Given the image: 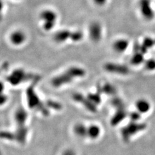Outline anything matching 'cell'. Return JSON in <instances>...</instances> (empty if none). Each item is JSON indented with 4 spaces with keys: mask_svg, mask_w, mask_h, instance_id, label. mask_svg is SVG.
<instances>
[{
    "mask_svg": "<svg viewBox=\"0 0 155 155\" xmlns=\"http://www.w3.org/2000/svg\"><path fill=\"white\" fill-rule=\"evenodd\" d=\"M129 46V41L126 38H118L113 43V50L118 54L125 52Z\"/></svg>",
    "mask_w": 155,
    "mask_h": 155,
    "instance_id": "12",
    "label": "cell"
},
{
    "mask_svg": "<svg viewBox=\"0 0 155 155\" xmlns=\"http://www.w3.org/2000/svg\"><path fill=\"white\" fill-rule=\"evenodd\" d=\"M40 80V77L34 80L32 84L27 88L26 91L27 104L28 107L31 109L37 110L44 116H48L49 112H48L47 108H46L45 105L43 104L35 91V87Z\"/></svg>",
    "mask_w": 155,
    "mask_h": 155,
    "instance_id": "2",
    "label": "cell"
},
{
    "mask_svg": "<svg viewBox=\"0 0 155 155\" xmlns=\"http://www.w3.org/2000/svg\"><path fill=\"white\" fill-rule=\"evenodd\" d=\"M138 8L142 17L147 21H151L155 18V11L151 0H138Z\"/></svg>",
    "mask_w": 155,
    "mask_h": 155,
    "instance_id": "5",
    "label": "cell"
},
{
    "mask_svg": "<svg viewBox=\"0 0 155 155\" xmlns=\"http://www.w3.org/2000/svg\"><path fill=\"white\" fill-rule=\"evenodd\" d=\"M0 155H3V154H2V153H1V151H0Z\"/></svg>",
    "mask_w": 155,
    "mask_h": 155,
    "instance_id": "30",
    "label": "cell"
},
{
    "mask_svg": "<svg viewBox=\"0 0 155 155\" xmlns=\"http://www.w3.org/2000/svg\"><path fill=\"white\" fill-rule=\"evenodd\" d=\"M5 90V84L2 81L0 80V93H4Z\"/></svg>",
    "mask_w": 155,
    "mask_h": 155,
    "instance_id": "28",
    "label": "cell"
},
{
    "mask_svg": "<svg viewBox=\"0 0 155 155\" xmlns=\"http://www.w3.org/2000/svg\"><path fill=\"white\" fill-rule=\"evenodd\" d=\"M38 78L40 76L29 73L23 69H16L7 77V81L13 86H18L24 82L35 80Z\"/></svg>",
    "mask_w": 155,
    "mask_h": 155,
    "instance_id": "3",
    "label": "cell"
},
{
    "mask_svg": "<svg viewBox=\"0 0 155 155\" xmlns=\"http://www.w3.org/2000/svg\"><path fill=\"white\" fill-rule=\"evenodd\" d=\"M127 116V113L125 110V109H117V111L113 115V118H111L110 120V124L112 126H116L118 125L120 123H121L122 121Z\"/></svg>",
    "mask_w": 155,
    "mask_h": 155,
    "instance_id": "16",
    "label": "cell"
},
{
    "mask_svg": "<svg viewBox=\"0 0 155 155\" xmlns=\"http://www.w3.org/2000/svg\"><path fill=\"white\" fill-rule=\"evenodd\" d=\"M73 133L80 138H87V126L83 123H77L73 127Z\"/></svg>",
    "mask_w": 155,
    "mask_h": 155,
    "instance_id": "17",
    "label": "cell"
},
{
    "mask_svg": "<svg viewBox=\"0 0 155 155\" xmlns=\"http://www.w3.org/2000/svg\"><path fill=\"white\" fill-rule=\"evenodd\" d=\"M61 155H77L74 150L72 149H67L61 153Z\"/></svg>",
    "mask_w": 155,
    "mask_h": 155,
    "instance_id": "26",
    "label": "cell"
},
{
    "mask_svg": "<svg viewBox=\"0 0 155 155\" xmlns=\"http://www.w3.org/2000/svg\"><path fill=\"white\" fill-rule=\"evenodd\" d=\"M100 90L105 94L109 95H113L116 92V89L114 88V87L110 84H105L101 88H100Z\"/></svg>",
    "mask_w": 155,
    "mask_h": 155,
    "instance_id": "20",
    "label": "cell"
},
{
    "mask_svg": "<svg viewBox=\"0 0 155 155\" xmlns=\"http://www.w3.org/2000/svg\"><path fill=\"white\" fill-rule=\"evenodd\" d=\"M144 68L148 71H153L155 70V59L154 58H149L145 60L144 63Z\"/></svg>",
    "mask_w": 155,
    "mask_h": 155,
    "instance_id": "22",
    "label": "cell"
},
{
    "mask_svg": "<svg viewBox=\"0 0 155 155\" xmlns=\"http://www.w3.org/2000/svg\"><path fill=\"white\" fill-rule=\"evenodd\" d=\"M104 68L109 73L118 75H127L130 72L129 68L127 65L117 63L108 62L104 65Z\"/></svg>",
    "mask_w": 155,
    "mask_h": 155,
    "instance_id": "7",
    "label": "cell"
},
{
    "mask_svg": "<svg viewBox=\"0 0 155 155\" xmlns=\"http://www.w3.org/2000/svg\"><path fill=\"white\" fill-rule=\"evenodd\" d=\"M10 41L15 46H20L25 42L27 40L26 34L21 30H16L12 32L10 35Z\"/></svg>",
    "mask_w": 155,
    "mask_h": 155,
    "instance_id": "11",
    "label": "cell"
},
{
    "mask_svg": "<svg viewBox=\"0 0 155 155\" xmlns=\"http://www.w3.org/2000/svg\"><path fill=\"white\" fill-rule=\"evenodd\" d=\"M2 8H3V4H2V2L0 1V11H2Z\"/></svg>",
    "mask_w": 155,
    "mask_h": 155,
    "instance_id": "29",
    "label": "cell"
},
{
    "mask_svg": "<svg viewBox=\"0 0 155 155\" xmlns=\"http://www.w3.org/2000/svg\"><path fill=\"white\" fill-rule=\"evenodd\" d=\"M28 118V113L23 107H19L14 113V121L16 128L21 129L27 127L26 123Z\"/></svg>",
    "mask_w": 155,
    "mask_h": 155,
    "instance_id": "9",
    "label": "cell"
},
{
    "mask_svg": "<svg viewBox=\"0 0 155 155\" xmlns=\"http://www.w3.org/2000/svg\"><path fill=\"white\" fill-rule=\"evenodd\" d=\"M101 129L98 125L91 124L87 126V138L91 140L98 139L101 135Z\"/></svg>",
    "mask_w": 155,
    "mask_h": 155,
    "instance_id": "15",
    "label": "cell"
},
{
    "mask_svg": "<svg viewBox=\"0 0 155 155\" xmlns=\"http://www.w3.org/2000/svg\"><path fill=\"white\" fill-rule=\"evenodd\" d=\"M40 18L43 21V29L46 31H50L55 27L58 15L52 10L46 9L40 13Z\"/></svg>",
    "mask_w": 155,
    "mask_h": 155,
    "instance_id": "6",
    "label": "cell"
},
{
    "mask_svg": "<svg viewBox=\"0 0 155 155\" xmlns=\"http://www.w3.org/2000/svg\"><path fill=\"white\" fill-rule=\"evenodd\" d=\"M112 104L114 107L117 108V109L124 108V102L120 98H115L112 101Z\"/></svg>",
    "mask_w": 155,
    "mask_h": 155,
    "instance_id": "24",
    "label": "cell"
},
{
    "mask_svg": "<svg viewBox=\"0 0 155 155\" xmlns=\"http://www.w3.org/2000/svg\"><path fill=\"white\" fill-rule=\"evenodd\" d=\"M135 107L137 110L140 114H143L149 112L151 109V104L147 99L140 98L136 101Z\"/></svg>",
    "mask_w": 155,
    "mask_h": 155,
    "instance_id": "13",
    "label": "cell"
},
{
    "mask_svg": "<svg viewBox=\"0 0 155 155\" xmlns=\"http://www.w3.org/2000/svg\"><path fill=\"white\" fill-rule=\"evenodd\" d=\"M86 74L84 68L72 66L67 69L61 74L55 76L51 81L52 85L54 87H60L69 84L74 80L83 78Z\"/></svg>",
    "mask_w": 155,
    "mask_h": 155,
    "instance_id": "1",
    "label": "cell"
},
{
    "mask_svg": "<svg viewBox=\"0 0 155 155\" xmlns=\"http://www.w3.org/2000/svg\"><path fill=\"white\" fill-rule=\"evenodd\" d=\"M72 98L76 102L80 103L83 105L90 112L96 113L97 111V105L91 102L87 97H85L80 93H75L72 95Z\"/></svg>",
    "mask_w": 155,
    "mask_h": 155,
    "instance_id": "10",
    "label": "cell"
},
{
    "mask_svg": "<svg viewBox=\"0 0 155 155\" xmlns=\"http://www.w3.org/2000/svg\"><path fill=\"white\" fill-rule=\"evenodd\" d=\"M108 0H93V2L96 4L97 6L99 7H103L107 3Z\"/></svg>",
    "mask_w": 155,
    "mask_h": 155,
    "instance_id": "27",
    "label": "cell"
},
{
    "mask_svg": "<svg viewBox=\"0 0 155 155\" xmlns=\"http://www.w3.org/2000/svg\"><path fill=\"white\" fill-rule=\"evenodd\" d=\"M101 91L100 88L98 92H96V93H89L88 95H87V97L89 98V100L91 101V102H93L96 105H98L100 104L101 100Z\"/></svg>",
    "mask_w": 155,
    "mask_h": 155,
    "instance_id": "19",
    "label": "cell"
},
{
    "mask_svg": "<svg viewBox=\"0 0 155 155\" xmlns=\"http://www.w3.org/2000/svg\"><path fill=\"white\" fill-rule=\"evenodd\" d=\"M89 38L94 43H98L102 38V27L99 22L92 23L89 28Z\"/></svg>",
    "mask_w": 155,
    "mask_h": 155,
    "instance_id": "8",
    "label": "cell"
},
{
    "mask_svg": "<svg viewBox=\"0 0 155 155\" xmlns=\"http://www.w3.org/2000/svg\"><path fill=\"white\" fill-rule=\"evenodd\" d=\"M146 123L139 122H130L124 126L121 130V136L125 142H128L130 139L138 133H141L146 129Z\"/></svg>",
    "mask_w": 155,
    "mask_h": 155,
    "instance_id": "4",
    "label": "cell"
},
{
    "mask_svg": "<svg viewBox=\"0 0 155 155\" xmlns=\"http://www.w3.org/2000/svg\"><path fill=\"white\" fill-rule=\"evenodd\" d=\"M84 34L80 31H74L71 32L70 40L73 42H79L83 40Z\"/></svg>",
    "mask_w": 155,
    "mask_h": 155,
    "instance_id": "21",
    "label": "cell"
},
{
    "mask_svg": "<svg viewBox=\"0 0 155 155\" xmlns=\"http://www.w3.org/2000/svg\"><path fill=\"white\" fill-rule=\"evenodd\" d=\"M145 60L143 53L140 51H134L130 59V64L133 65H139L143 64Z\"/></svg>",
    "mask_w": 155,
    "mask_h": 155,
    "instance_id": "18",
    "label": "cell"
},
{
    "mask_svg": "<svg viewBox=\"0 0 155 155\" xmlns=\"http://www.w3.org/2000/svg\"><path fill=\"white\" fill-rule=\"evenodd\" d=\"M71 31L69 30H60L56 32L54 35V40L57 43H63L70 40L71 36Z\"/></svg>",
    "mask_w": 155,
    "mask_h": 155,
    "instance_id": "14",
    "label": "cell"
},
{
    "mask_svg": "<svg viewBox=\"0 0 155 155\" xmlns=\"http://www.w3.org/2000/svg\"><path fill=\"white\" fill-rule=\"evenodd\" d=\"M142 114H140L138 111H133L129 114V118L130 119V122H139L141 118Z\"/></svg>",
    "mask_w": 155,
    "mask_h": 155,
    "instance_id": "23",
    "label": "cell"
},
{
    "mask_svg": "<svg viewBox=\"0 0 155 155\" xmlns=\"http://www.w3.org/2000/svg\"><path fill=\"white\" fill-rule=\"evenodd\" d=\"M7 101H8L7 95L4 93H0V107L4 105L7 103Z\"/></svg>",
    "mask_w": 155,
    "mask_h": 155,
    "instance_id": "25",
    "label": "cell"
}]
</instances>
